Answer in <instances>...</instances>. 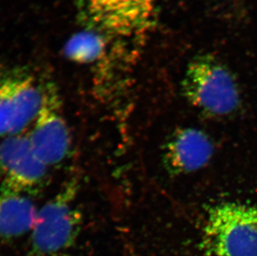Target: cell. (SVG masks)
Segmentation results:
<instances>
[{"mask_svg":"<svg viewBox=\"0 0 257 256\" xmlns=\"http://www.w3.org/2000/svg\"><path fill=\"white\" fill-rule=\"evenodd\" d=\"M182 91L187 102L208 116H228L240 106V88L235 77L210 53H201L190 61Z\"/></svg>","mask_w":257,"mask_h":256,"instance_id":"1","label":"cell"},{"mask_svg":"<svg viewBox=\"0 0 257 256\" xmlns=\"http://www.w3.org/2000/svg\"><path fill=\"white\" fill-rule=\"evenodd\" d=\"M202 245L211 256H257V206L228 201L208 211Z\"/></svg>","mask_w":257,"mask_h":256,"instance_id":"2","label":"cell"},{"mask_svg":"<svg viewBox=\"0 0 257 256\" xmlns=\"http://www.w3.org/2000/svg\"><path fill=\"white\" fill-rule=\"evenodd\" d=\"M78 189V180L72 178L38 211L30 238L33 255H55L75 242L83 222L75 203Z\"/></svg>","mask_w":257,"mask_h":256,"instance_id":"3","label":"cell"},{"mask_svg":"<svg viewBox=\"0 0 257 256\" xmlns=\"http://www.w3.org/2000/svg\"><path fill=\"white\" fill-rule=\"evenodd\" d=\"M49 82L26 67L0 75V137L22 134L34 122Z\"/></svg>","mask_w":257,"mask_h":256,"instance_id":"4","label":"cell"},{"mask_svg":"<svg viewBox=\"0 0 257 256\" xmlns=\"http://www.w3.org/2000/svg\"><path fill=\"white\" fill-rule=\"evenodd\" d=\"M84 1L93 25L127 47L143 45L155 26L158 0Z\"/></svg>","mask_w":257,"mask_h":256,"instance_id":"5","label":"cell"},{"mask_svg":"<svg viewBox=\"0 0 257 256\" xmlns=\"http://www.w3.org/2000/svg\"><path fill=\"white\" fill-rule=\"evenodd\" d=\"M48 168L32 150L29 136L5 138L0 144V193L36 192L46 181Z\"/></svg>","mask_w":257,"mask_h":256,"instance_id":"6","label":"cell"},{"mask_svg":"<svg viewBox=\"0 0 257 256\" xmlns=\"http://www.w3.org/2000/svg\"><path fill=\"white\" fill-rule=\"evenodd\" d=\"M62 109L58 87L50 81L29 135L32 150L48 167L63 162L70 150V131Z\"/></svg>","mask_w":257,"mask_h":256,"instance_id":"7","label":"cell"},{"mask_svg":"<svg viewBox=\"0 0 257 256\" xmlns=\"http://www.w3.org/2000/svg\"><path fill=\"white\" fill-rule=\"evenodd\" d=\"M214 154L212 141L198 128H179L169 137L163 149V162L172 176L197 172L208 164Z\"/></svg>","mask_w":257,"mask_h":256,"instance_id":"8","label":"cell"},{"mask_svg":"<svg viewBox=\"0 0 257 256\" xmlns=\"http://www.w3.org/2000/svg\"><path fill=\"white\" fill-rule=\"evenodd\" d=\"M37 213L28 196L0 193V237L15 238L31 231Z\"/></svg>","mask_w":257,"mask_h":256,"instance_id":"9","label":"cell"},{"mask_svg":"<svg viewBox=\"0 0 257 256\" xmlns=\"http://www.w3.org/2000/svg\"><path fill=\"white\" fill-rule=\"evenodd\" d=\"M102 42L92 34H80L73 37L67 46V53L73 60L88 63L95 60L102 51Z\"/></svg>","mask_w":257,"mask_h":256,"instance_id":"10","label":"cell"}]
</instances>
